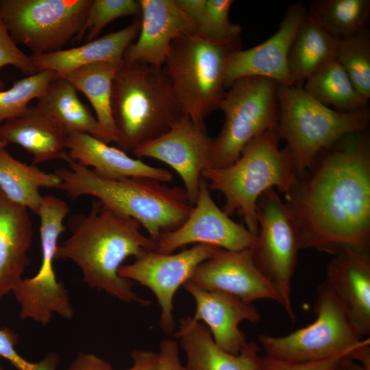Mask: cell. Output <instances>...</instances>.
I'll return each mask as SVG.
<instances>
[{
    "instance_id": "cell-39",
    "label": "cell",
    "mask_w": 370,
    "mask_h": 370,
    "mask_svg": "<svg viewBox=\"0 0 370 370\" xmlns=\"http://www.w3.org/2000/svg\"><path fill=\"white\" fill-rule=\"evenodd\" d=\"M158 355V370H186L180 360L179 347L175 341L162 340Z\"/></svg>"
},
{
    "instance_id": "cell-28",
    "label": "cell",
    "mask_w": 370,
    "mask_h": 370,
    "mask_svg": "<svg viewBox=\"0 0 370 370\" xmlns=\"http://www.w3.org/2000/svg\"><path fill=\"white\" fill-rule=\"evenodd\" d=\"M36 106L68 134L87 133L100 140L96 117L79 99L77 90L64 77L51 81L37 99Z\"/></svg>"
},
{
    "instance_id": "cell-34",
    "label": "cell",
    "mask_w": 370,
    "mask_h": 370,
    "mask_svg": "<svg viewBox=\"0 0 370 370\" xmlns=\"http://www.w3.org/2000/svg\"><path fill=\"white\" fill-rule=\"evenodd\" d=\"M56 77L51 71H42L15 81L7 90H0V126L22 114L29 103L37 99Z\"/></svg>"
},
{
    "instance_id": "cell-16",
    "label": "cell",
    "mask_w": 370,
    "mask_h": 370,
    "mask_svg": "<svg viewBox=\"0 0 370 370\" xmlns=\"http://www.w3.org/2000/svg\"><path fill=\"white\" fill-rule=\"evenodd\" d=\"M307 12L301 2L290 4L277 31L262 43L238 49L231 56L225 75L227 89L236 80L250 76L262 77L281 86H292L288 59L296 31Z\"/></svg>"
},
{
    "instance_id": "cell-6",
    "label": "cell",
    "mask_w": 370,
    "mask_h": 370,
    "mask_svg": "<svg viewBox=\"0 0 370 370\" xmlns=\"http://www.w3.org/2000/svg\"><path fill=\"white\" fill-rule=\"evenodd\" d=\"M277 98L278 132L286 142L298 178L321 151L349 134L365 131L369 123V106L355 112L338 111L298 85L278 84Z\"/></svg>"
},
{
    "instance_id": "cell-35",
    "label": "cell",
    "mask_w": 370,
    "mask_h": 370,
    "mask_svg": "<svg viewBox=\"0 0 370 370\" xmlns=\"http://www.w3.org/2000/svg\"><path fill=\"white\" fill-rule=\"evenodd\" d=\"M140 14L138 0H92L84 25L73 40L79 42L85 38L86 42L91 41L112 21Z\"/></svg>"
},
{
    "instance_id": "cell-25",
    "label": "cell",
    "mask_w": 370,
    "mask_h": 370,
    "mask_svg": "<svg viewBox=\"0 0 370 370\" xmlns=\"http://www.w3.org/2000/svg\"><path fill=\"white\" fill-rule=\"evenodd\" d=\"M66 132L36 106L0 126V140L19 145L33 156L32 164L67 156Z\"/></svg>"
},
{
    "instance_id": "cell-26",
    "label": "cell",
    "mask_w": 370,
    "mask_h": 370,
    "mask_svg": "<svg viewBox=\"0 0 370 370\" xmlns=\"http://www.w3.org/2000/svg\"><path fill=\"white\" fill-rule=\"evenodd\" d=\"M338 40L307 11L293 38L288 67L292 86L336 60Z\"/></svg>"
},
{
    "instance_id": "cell-2",
    "label": "cell",
    "mask_w": 370,
    "mask_h": 370,
    "mask_svg": "<svg viewBox=\"0 0 370 370\" xmlns=\"http://www.w3.org/2000/svg\"><path fill=\"white\" fill-rule=\"evenodd\" d=\"M140 226L97 200L88 214L75 219L71 234L58 245L56 259L75 263L90 287L123 301L147 306L151 301L138 297L133 291L134 282L118 273L127 258L156 250V241L144 236Z\"/></svg>"
},
{
    "instance_id": "cell-38",
    "label": "cell",
    "mask_w": 370,
    "mask_h": 370,
    "mask_svg": "<svg viewBox=\"0 0 370 370\" xmlns=\"http://www.w3.org/2000/svg\"><path fill=\"white\" fill-rule=\"evenodd\" d=\"M262 358L264 370H331L345 357H334L323 360L304 362L285 361L266 355Z\"/></svg>"
},
{
    "instance_id": "cell-41",
    "label": "cell",
    "mask_w": 370,
    "mask_h": 370,
    "mask_svg": "<svg viewBox=\"0 0 370 370\" xmlns=\"http://www.w3.org/2000/svg\"><path fill=\"white\" fill-rule=\"evenodd\" d=\"M132 366L125 370H158V353L143 349H134L131 352Z\"/></svg>"
},
{
    "instance_id": "cell-15",
    "label": "cell",
    "mask_w": 370,
    "mask_h": 370,
    "mask_svg": "<svg viewBox=\"0 0 370 370\" xmlns=\"http://www.w3.org/2000/svg\"><path fill=\"white\" fill-rule=\"evenodd\" d=\"M212 138L205 124L183 115L160 137L136 147L138 158H151L171 167L180 177L190 204L197 201L202 173L212 167Z\"/></svg>"
},
{
    "instance_id": "cell-10",
    "label": "cell",
    "mask_w": 370,
    "mask_h": 370,
    "mask_svg": "<svg viewBox=\"0 0 370 370\" xmlns=\"http://www.w3.org/2000/svg\"><path fill=\"white\" fill-rule=\"evenodd\" d=\"M258 230L252 248L254 262L281 299L292 322V279L297 263L301 237L297 223L274 188L264 192L256 203Z\"/></svg>"
},
{
    "instance_id": "cell-23",
    "label": "cell",
    "mask_w": 370,
    "mask_h": 370,
    "mask_svg": "<svg viewBox=\"0 0 370 370\" xmlns=\"http://www.w3.org/2000/svg\"><path fill=\"white\" fill-rule=\"evenodd\" d=\"M33 225L28 209L0 189V301L23 279L29 264Z\"/></svg>"
},
{
    "instance_id": "cell-12",
    "label": "cell",
    "mask_w": 370,
    "mask_h": 370,
    "mask_svg": "<svg viewBox=\"0 0 370 370\" xmlns=\"http://www.w3.org/2000/svg\"><path fill=\"white\" fill-rule=\"evenodd\" d=\"M69 211L64 200L45 195L37 212L40 219L41 264L34 276L23 278L12 291L21 310L32 317L49 319L54 314L66 315L72 308L68 291L63 282L58 280L54 270L59 238L66 229L64 220Z\"/></svg>"
},
{
    "instance_id": "cell-9",
    "label": "cell",
    "mask_w": 370,
    "mask_h": 370,
    "mask_svg": "<svg viewBox=\"0 0 370 370\" xmlns=\"http://www.w3.org/2000/svg\"><path fill=\"white\" fill-rule=\"evenodd\" d=\"M278 86L271 79L250 76L236 80L227 89L219 106L225 120L212 138V167L232 164L249 141L278 128Z\"/></svg>"
},
{
    "instance_id": "cell-31",
    "label": "cell",
    "mask_w": 370,
    "mask_h": 370,
    "mask_svg": "<svg viewBox=\"0 0 370 370\" xmlns=\"http://www.w3.org/2000/svg\"><path fill=\"white\" fill-rule=\"evenodd\" d=\"M175 2L194 23L195 34L217 44L241 43V26L229 19V12L234 1L175 0Z\"/></svg>"
},
{
    "instance_id": "cell-30",
    "label": "cell",
    "mask_w": 370,
    "mask_h": 370,
    "mask_svg": "<svg viewBox=\"0 0 370 370\" xmlns=\"http://www.w3.org/2000/svg\"><path fill=\"white\" fill-rule=\"evenodd\" d=\"M303 88L319 102L338 111L355 112L368 107L369 100L336 60L308 77Z\"/></svg>"
},
{
    "instance_id": "cell-40",
    "label": "cell",
    "mask_w": 370,
    "mask_h": 370,
    "mask_svg": "<svg viewBox=\"0 0 370 370\" xmlns=\"http://www.w3.org/2000/svg\"><path fill=\"white\" fill-rule=\"evenodd\" d=\"M67 370H113L105 359L90 353L79 352Z\"/></svg>"
},
{
    "instance_id": "cell-17",
    "label": "cell",
    "mask_w": 370,
    "mask_h": 370,
    "mask_svg": "<svg viewBox=\"0 0 370 370\" xmlns=\"http://www.w3.org/2000/svg\"><path fill=\"white\" fill-rule=\"evenodd\" d=\"M251 249H221L197 267L190 280L203 289L223 291L247 303L267 299L281 305L277 291L256 266Z\"/></svg>"
},
{
    "instance_id": "cell-43",
    "label": "cell",
    "mask_w": 370,
    "mask_h": 370,
    "mask_svg": "<svg viewBox=\"0 0 370 370\" xmlns=\"http://www.w3.org/2000/svg\"><path fill=\"white\" fill-rule=\"evenodd\" d=\"M7 145L8 144L0 140V149L3 148H5Z\"/></svg>"
},
{
    "instance_id": "cell-22",
    "label": "cell",
    "mask_w": 370,
    "mask_h": 370,
    "mask_svg": "<svg viewBox=\"0 0 370 370\" xmlns=\"http://www.w3.org/2000/svg\"><path fill=\"white\" fill-rule=\"evenodd\" d=\"M66 150L73 160L97 173L108 177H145L161 182L173 180L166 169L151 166L140 158H133L117 147L87 134L72 132L67 134Z\"/></svg>"
},
{
    "instance_id": "cell-19",
    "label": "cell",
    "mask_w": 370,
    "mask_h": 370,
    "mask_svg": "<svg viewBox=\"0 0 370 370\" xmlns=\"http://www.w3.org/2000/svg\"><path fill=\"white\" fill-rule=\"evenodd\" d=\"M183 286L195 302L193 318L205 323L221 348L238 354L247 343V336L240 330L239 325L243 321L259 322L261 316L257 308L232 294L203 289L190 280Z\"/></svg>"
},
{
    "instance_id": "cell-18",
    "label": "cell",
    "mask_w": 370,
    "mask_h": 370,
    "mask_svg": "<svg viewBox=\"0 0 370 370\" xmlns=\"http://www.w3.org/2000/svg\"><path fill=\"white\" fill-rule=\"evenodd\" d=\"M140 29L125 53L123 60L162 66L172 42L177 38L195 34L190 18L175 0H138Z\"/></svg>"
},
{
    "instance_id": "cell-3",
    "label": "cell",
    "mask_w": 370,
    "mask_h": 370,
    "mask_svg": "<svg viewBox=\"0 0 370 370\" xmlns=\"http://www.w3.org/2000/svg\"><path fill=\"white\" fill-rule=\"evenodd\" d=\"M64 160L68 166L54 172L61 180L59 189L72 199L95 197L137 221L153 240L179 227L193 208L184 188L145 177H108L68 155Z\"/></svg>"
},
{
    "instance_id": "cell-32",
    "label": "cell",
    "mask_w": 370,
    "mask_h": 370,
    "mask_svg": "<svg viewBox=\"0 0 370 370\" xmlns=\"http://www.w3.org/2000/svg\"><path fill=\"white\" fill-rule=\"evenodd\" d=\"M336 38L341 40L366 29L369 0H314L309 10Z\"/></svg>"
},
{
    "instance_id": "cell-29",
    "label": "cell",
    "mask_w": 370,
    "mask_h": 370,
    "mask_svg": "<svg viewBox=\"0 0 370 370\" xmlns=\"http://www.w3.org/2000/svg\"><path fill=\"white\" fill-rule=\"evenodd\" d=\"M60 183L56 173L22 162L5 148L0 149V189L12 201L37 214L43 197L40 188H58Z\"/></svg>"
},
{
    "instance_id": "cell-7",
    "label": "cell",
    "mask_w": 370,
    "mask_h": 370,
    "mask_svg": "<svg viewBox=\"0 0 370 370\" xmlns=\"http://www.w3.org/2000/svg\"><path fill=\"white\" fill-rule=\"evenodd\" d=\"M314 321L289 334H261L258 341L266 356L295 362L348 357L370 370V341L362 339L342 304L324 282L317 288Z\"/></svg>"
},
{
    "instance_id": "cell-8",
    "label": "cell",
    "mask_w": 370,
    "mask_h": 370,
    "mask_svg": "<svg viewBox=\"0 0 370 370\" xmlns=\"http://www.w3.org/2000/svg\"><path fill=\"white\" fill-rule=\"evenodd\" d=\"M240 49L241 43L217 44L195 34L172 42L162 68L184 114L195 123L204 124L219 108L230 58Z\"/></svg>"
},
{
    "instance_id": "cell-1",
    "label": "cell",
    "mask_w": 370,
    "mask_h": 370,
    "mask_svg": "<svg viewBox=\"0 0 370 370\" xmlns=\"http://www.w3.org/2000/svg\"><path fill=\"white\" fill-rule=\"evenodd\" d=\"M363 132L323 150L286 195L301 249L332 256L347 247L369 251L370 145Z\"/></svg>"
},
{
    "instance_id": "cell-36",
    "label": "cell",
    "mask_w": 370,
    "mask_h": 370,
    "mask_svg": "<svg viewBox=\"0 0 370 370\" xmlns=\"http://www.w3.org/2000/svg\"><path fill=\"white\" fill-rule=\"evenodd\" d=\"M18 336L8 328H0V356L8 360L17 370H57L60 359L56 352L48 353L36 362L27 360L16 349Z\"/></svg>"
},
{
    "instance_id": "cell-20",
    "label": "cell",
    "mask_w": 370,
    "mask_h": 370,
    "mask_svg": "<svg viewBox=\"0 0 370 370\" xmlns=\"http://www.w3.org/2000/svg\"><path fill=\"white\" fill-rule=\"evenodd\" d=\"M335 293L361 338L370 334L369 252L347 247L332 256L325 282Z\"/></svg>"
},
{
    "instance_id": "cell-37",
    "label": "cell",
    "mask_w": 370,
    "mask_h": 370,
    "mask_svg": "<svg viewBox=\"0 0 370 370\" xmlns=\"http://www.w3.org/2000/svg\"><path fill=\"white\" fill-rule=\"evenodd\" d=\"M5 66H12L23 73L30 75L36 73L30 56L21 51L14 42L0 14V69ZM5 84L0 79V90Z\"/></svg>"
},
{
    "instance_id": "cell-33",
    "label": "cell",
    "mask_w": 370,
    "mask_h": 370,
    "mask_svg": "<svg viewBox=\"0 0 370 370\" xmlns=\"http://www.w3.org/2000/svg\"><path fill=\"white\" fill-rule=\"evenodd\" d=\"M336 60L358 92L370 98V33L366 29L338 40Z\"/></svg>"
},
{
    "instance_id": "cell-4",
    "label": "cell",
    "mask_w": 370,
    "mask_h": 370,
    "mask_svg": "<svg viewBox=\"0 0 370 370\" xmlns=\"http://www.w3.org/2000/svg\"><path fill=\"white\" fill-rule=\"evenodd\" d=\"M280 140L278 128L269 130L249 141L232 164L208 168L201 175L210 188L224 195L223 212L230 217L238 212L256 236L259 197L274 187L286 196L298 180L291 153L286 146L280 148Z\"/></svg>"
},
{
    "instance_id": "cell-27",
    "label": "cell",
    "mask_w": 370,
    "mask_h": 370,
    "mask_svg": "<svg viewBox=\"0 0 370 370\" xmlns=\"http://www.w3.org/2000/svg\"><path fill=\"white\" fill-rule=\"evenodd\" d=\"M123 60L93 63L64 77L90 103L101 132L100 140L116 143L117 134L112 116L111 94L113 79Z\"/></svg>"
},
{
    "instance_id": "cell-13",
    "label": "cell",
    "mask_w": 370,
    "mask_h": 370,
    "mask_svg": "<svg viewBox=\"0 0 370 370\" xmlns=\"http://www.w3.org/2000/svg\"><path fill=\"white\" fill-rule=\"evenodd\" d=\"M220 249L213 245L196 244L176 254L150 251L134 262L121 265L118 273L121 278L135 280L153 292L161 308L160 326L170 334L176 325L173 314L176 291L190 280L201 263Z\"/></svg>"
},
{
    "instance_id": "cell-44",
    "label": "cell",
    "mask_w": 370,
    "mask_h": 370,
    "mask_svg": "<svg viewBox=\"0 0 370 370\" xmlns=\"http://www.w3.org/2000/svg\"><path fill=\"white\" fill-rule=\"evenodd\" d=\"M0 370H4V369L0 366Z\"/></svg>"
},
{
    "instance_id": "cell-21",
    "label": "cell",
    "mask_w": 370,
    "mask_h": 370,
    "mask_svg": "<svg viewBox=\"0 0 370 370\" xmlns=\"http://www.w3.org/2000/svg\"><path fill=\"white\" fill-rule=\"evenodd\" d=\"M175 336L186 356V370H264L260 347L247 342L238 354L221 348L208 327L193 317L182 318Z\"/></svg>"
},
{
    "instance_id": "cell-42",
    "label": "cell",
    "mask_w": 370,
    "mask_h": 370,
    "mask_svg": "<svg viewBox=\"0 0 370 370\" xmlns=\"http://www.w3.org/2000/svg\"><path fill=\"white\" fill-rule=\"evenodd\" d=\"M331 370H366L358 362L345 357L342 358Z\"/></svg>"
},
{
    "instance_id": "cell-5",
    "label": "cell",
    "mask_w": 370,
    "mask_h": 370,
    "mask_svg": "<svg viewBox=\"0 0 370 370\" xmlns=\"http://www.w3.org/2000/svg\"><path fill=\"white\" fill-rule=\"evenodd\" d=\"M117 147L133 151L168 132L184 114L162 66L127 62L112 84Z\"/></svg>"
},
{
    "instance_id": "cell-14",
    "label": "cell",
    "mask_w": 370,
    "mask_h": 370,
    "mask_svg": "<svg viewBox=\"0 0 370 370\" xmlns=\"http://www.w3.org/2000/svg\"><path fill=\"white\" fill-rule=\"evenodd\" d=\"M256 236L242 223L233 221L211 197L206 180L201 177L198 197L185 221L177 229L154 241L155 251L172 254L188 244H206L229 251L252 249Z\"/></svg>"
},
{
    "instance_id": "cell-24",
    "label": "cell",
    "mask_w": 370,
    "mask_h": 370,
    "mask_svg": "<svg viewBox=\"0 0 370 370\" xmlns=\"http://www.w3.org/2000/svg\"><path fill=\"white\" fill-rule=\"evenodd\" d=\"M140 20L125 28L97 38L85 44L51 53L30 56L36 72L51 71L57 77L68 74L89 64L123 60L128 47L136 40Z\"/></svg>"
},
{
    "instance_id": "cell-11",
    "label": "cell",
    "mask_w": 370,
    "mask_h": 370,
    "mask_svg": "<svg viewBox=\"0 0 370 370\" xmlns=\"http://www.w3.org/2000/svg\"><path fill=\"white\" fill-rule=\"evenodd\" d=\"M92 0H0V14L14 42L32 55L51 53L74 40Z\"/></svg>"
}]
</instances>
